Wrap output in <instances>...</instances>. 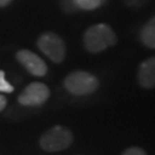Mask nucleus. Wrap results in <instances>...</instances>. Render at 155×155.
Returning a JSON list of instances; mask_svg holds the SVG:
<instances>
[{"label":"nucleus","mask_w":155,"mask_h":155,"mask_svg":"<svg viewBox=\"0 0 155 155\" xmlns=\"http://www.w3.org/2000/svg\"><path fill=\"white\" fill-rule=\"evenodd\" d=\"M116 35L105 23L90 27L84 35V45L91 53H99L116 44Z\"/></svg>","instance_id":"obj_1"},{"label":"nucleus","mask_w":155,"mask_h":155,"mask_svg":"<svg viewBox=\"0 0 155 155\" xmlns=\"http://www.w3.org/2000/svg\"><path fill=\"white\" fill-rule=\"evenodd\" d=\"M64 87L74 95H89L99 87V81L94 75L84 70L70 72L64 78Z\"/></svg>","instance_id":"obj_2"},{"label":"nucleus","mask_w":155,"mask_h":155,"mask_svg":"<svg viewBox=\"0 0 155 155\" xmlns=\"http://www.w3.org/2000/svg\"><path fill=\"white\" fill-rule=\"evenodd\" d=\"M74 141L72 132L64 127L55 125L40 137L39 145L46 152H60L67 150Z\"/></svg>","instance_id":"obj_3"},{"label":"nucleus","mask_w":155,"mask_h":155,"mask_svg":"<svg viewBox=\"0 0 155 155\" xmlns=\"http://www.w3.org/2000/svg\"><path fill=\"white\" fill-rule=\"evenodd\" d=\"M39 50L54 63H61L66 58V44L54 32H45L37 41Z\"/></svg>","instance_id":"obj_4"},{"label":"nucleus","mask_w":155,"mask_h":155,"mask_svg":"<svg viewBox=\"0 0 155 155\" xmlns=\"http://www.w3.org/2000/svg\"><path fill=\"white\" fill-rule=\"evenodd\" d=\"M51 91L47 85L40 82L29 84L18 95V102L23 106H40L50 98Z\"/></svg>","instance_id":"obj_5"},{"label":"nucleus","mask_w":155,"mask_h":155,"mask_svg":"<svg viewBox=\"0 0 155 155\" xmlns=\"http://www.w3.org/2000/svg\"><path fill=\"white\" fill-rule=\"evenodd\" d=\"M16 59L31 75L43 77L47 74V66L45 61L29 50H21L16 53Z\"/></svg>","instance_id":"obj_6"},{"label":"nucleus","mask_w":155,"mask_h":155,"mask_svg":"<svg viewBox=\"0 0 155 155\" xmlns=\"http://www.w3.org/2000/svg\"><path fill=\"white\" fill-rule=\"evenodd\" d=\"M137 79L141 87L154 89L155 87V56L148 58L140 63L137 72Z\"/></svg>","instance_id":"obj_7"},{"label":"nucleus","mask_w":155,"mask_h":155,"mask_svg":"<svg viewBox=\"0 0 155 155\" xmlns=\"http://www.w3.org/2000/svg\"><path fill=\"white\" fill-rule=\"evenodd\" d=\"M140 40L146 47L155 50V16L143 27L140 31Z\"/></svg>","instance_id":"obj_8"},{"label":"nucleus","mask_w":155,"mask_h":155,"mask_svg":"<svg viewBox=\"0 0 155 155\" xmlns=\"http://www.w3.org/2000/svg\"><path fill=\"white\" fill-rule=\"evenodd\" d=\"M75 4L82 8V9H85V11H92V9H95L98 8L104 0H74Z\"/></svg>","instance_id":"obj_9"},{"label":"nucleus","mask_w":155,"mask_h":155,"mask_svg":"<svg viewBox=\"0 0 155 155\" xmlns=\"http://www.w3.org/2000/svg\"><path fill=\"white\" fill-rule=\"evenodd\" d=\"M0 92H4V93H13L14 92V86L7 82L4 70H0Z\"/></svg>","instance_id":"obj_10"},{"label":"nucleus","mask_w":155,"mask_h":155,"mask_svg":"<svg viewBox=\"0 0 155 155\" xmlns=\"http://www.w3.org/2000/svg\"><path fill=\"white\" fill-rule=\"evenodd\" d=\"M122 155H147V154H146V152L143 148L132 146V147H129V148H127V150H124Z\"/></svg>","instance_id":"obj_11"},{"label":"nucleus","mask_w":155,"mask_h":155,"mask_svg":"<svg viewBox=\"0 0 155 155\" xmlns=\"http://www.w3.org/2000/svg\"><path fill=\"white\" fill-rule=\"evenodd\" d=\"M6 105H7V99L2 94H0V111H2L5 109Z\"/></svg>","instance_id":"obj_12"},{"label":"nucleus","mask_w":155,"mask_h":155,"mask_svg":"<svg viewBox=\"0 0 155 155\" xmlns=\"http://www.w3.org/2000/svg\"><path fill=\"white\" fill-rule=\"evenodd\" d=\"M12 0H0V7H4V6L8 5Z\"/></svg>","instance_id":"obj_13"}]
</instances>
